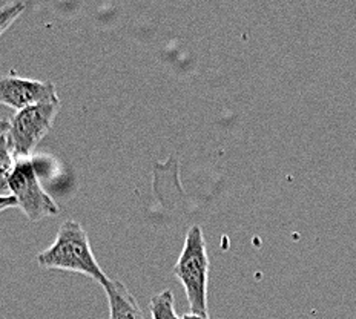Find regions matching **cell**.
<instances>
[{"label": "cell", "mask_w": 356, "mask_h": 319, "mask_svg": "<svg viewBox=\"0 0 356 319\" xmlns=\"http://www.w3.org/2000/svg\"><path fill=\"white\" fill-rule=\"evenodd\" d=\"M35 259L42 269L81 273L92 278L102 287L109 281V277L95 259L86 231L74 220H66L58 227L54 243L40 252Z\"/></svg>", "instance_id": "6da1fadb"}, {"label": "cell", "mask_w": 356, "mask_h": 319, "mask_svg": "<svg viewBox=\"0 0 356 319\" xmlns=\"http://www.w3.org/2000/svg\"><path fill=\"white\" fill-rule=\"evenodd\" d=\"M209 255L204 234L200 226H192L184 240L172 273L181 281L186 292L191 313L209 318L207 311V284H209Z\"/></svg>", "instance_id": "7a4b0ae2"}, {"label": "cell", "mask_w": 356, "mask_h": 319, "mask_svg": "<svg viewBox=\"0 0 356 319\" xmlns=\"http://www.w3.org/2000/svg\"><path fill=\"white\" fill-rule=\"evenodd\" d=\"M10 194L16 198L17 207L31 222L47 217H56L60 212L49 194L43 190L33 160L17 158L8 181Z\"/></svg>", "instance_id": "3957f363"}, {"label": "cell", "mask_w": 356, "mask_h": 319, "mask_svg": "<svg viewBox=\"0 0 356 319\" xmlns=\"http://www.w3.org/2000/svg\"><path fill=\"white\" fill-rule=\"evenodd\" d=\"M60 105L40 103L17 111L8 120L6 138L16 158H26L53 128Z\"/></svg>", "instance_id": "277c9868"}, {"label": "cell", "mask_w": 356, "mask_h": 319, "mask_svg": "<svg viewBox=\"0 0 356 319\" xmlns=\"http://www.w3.org/2000/svg\"><path fill=\"white\" fill-rule=\"evenodd\" d=\"M40 103L60 105L57 88L53 81L24 79L11 74L0 77V105L16 109L17 113L20 109Z\"/></svg>", "instance_id": "5b68a950"}, {"label": "cell", "mask_w": 356, "mask_h": 319, "mask_svg": "<svg viewBox=\"0 0 356 319\" xmlns=\"http://www.w3.org/2000/svg\"><path fill=\"white\" fill-rule=\"evenodd\" d=\"M103 288L108 296L109 319H147L143 307L122 281L109 278Z\"/></svg>", "instance_id": "8992f818"}, {"label": "cell", "mask_w": 356, "mask_h": 319, "mask_svg": "<svg viewBox=\"0 0 356 319\" xmlns=\"http://www.w3.org/2000/svg\"><path fill=\"white\" fill-rule=\"evenodd\" d=\"M16 157L11 151V146L8 143V138L5 136L0 137V195L8 197L10 194V177L14 169V165H16Z\"/></svg>", "instance_id": "52a82bcc"}, {"label": "cell", "mask_w": 356, "mask_h": 319, "mask_svg": "<svg viewBox=\"0 0 356 319\" xmlns=\"http://www.w3.org/2000/svg\"><path fill=\"white\" fill-rule=\"evenodd\" d=\"M149 306L152 319H180V316H178L175 311L174 295L169 288L154 295Z\"/></svg>", "instance_id": "ba28073f"}, {"label": "cell", "mask_w": 356, "mask_h": 319, "mask_svg": "<svg viewBox=\"0 0 356 319\" xmlns=\"http://www.w3.org/2000/svg\"><path fill=\"white\" fill-rule=\"evenodd\" d=\"M25 8L26 5L24 2L8 3L0 8V37H2L6 33V29L22 16V13L25 11Z\"/></svg>", "instance_id": "9c48e42d"}, {"label": "cell", "mask_w": 356, "mask_h": 319, "mask_svg": "<svg viewBox=\"0 0 356 319\" xmlns=\"http://www.w3.org/2000/svg\"><path fill=\"white\" fill-rule=\"evenodd\" d=\"M11 207H17L16 198H14L13 195H8V197L0 195V212H3L6 209H11Z\"/></svg>", "instance_id": "30bf717a"}, {"label": "cell", "mask_w": 356, "mask_h": 319, "mask_svg": "<svg viewBox=\"0 0 356 319\" xmlns=\"http://www.w3.org/2000/svg\"><path fill=\"white\" fill-rule=\"evenodd\" d=\"M8 132V120H0V137Z\"/></svg>", "instance_id": "8fae6325"}, {"label": "cell", "mask_w": 356, "mask_h": 319, "mask_svg": "<svg viewBox=\"0 0 356 319\" xmlns=\"http://www.w3.org/2000/svg\"><path fill=\"white\" fill-rule=\"evenodd\" d=\"M180 319H209V318L202 316V315H195V313H186V315H183Z\"/></svg>", "instance_id": "7c38bea8"}]
</instances>
